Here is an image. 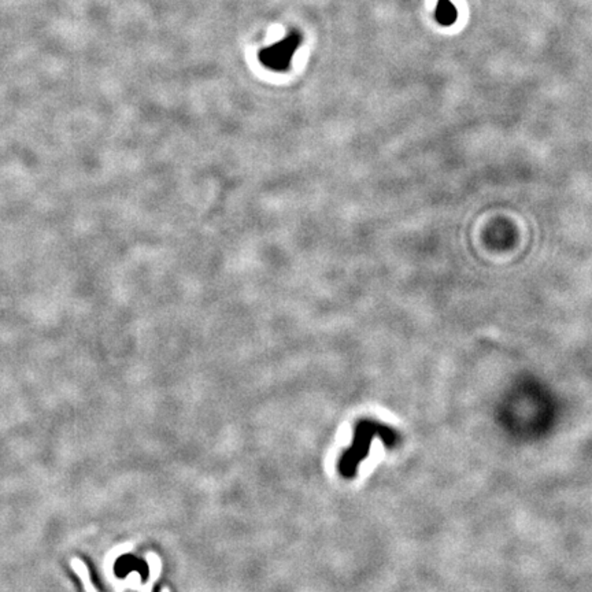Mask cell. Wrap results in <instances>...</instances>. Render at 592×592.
Instances as JSON below:
<instances>
[{"label":"cell","instance_id":"cell-1","mask_svg":"<svg viewBox=\"0 0 592 592\" xmlns=\"http://www.w3.org/2000/svg\"><path fill=\"white\" fill-rule=\"evenodd\" d=\"M302 36L299 32H291L287 37L277 41L276 44L264 48L259 53L261 63L274 72H286L289 69L292 56L299 48Z\"/></svg>","mask_w":592,"mask_h":592},{"label":"cell","instance_id":"cell-2","mask_svg":"<svg viewBox=\"0 0 592 592\" xmlns=\"http://www.w3.org/2000/svg\"><path fill=\"white\" fill-rule=\"evenodd\" d=\"M435 17L440 25L450 26L457 21L458 13H457L455 6L450 0H437Z\"/></svg>","mask_w":592,"mask_h":592},{"label":"cell","instance_id":"cell-3","mask_svg":"<svg viewBox=\"0 0 592 592\" xmlns=\"http://www.w3.org/2000/svg\"><path fill=\"white\" fill-rule=\"evenodd\" d=\"M71 565H72L73 571L80 576V578H81V581H83V584H84L85 591L98 592L96 591V588L93 587L92 581H90V571H88L87 565H85V564H84L80 558H77V556L72 558Z\"/></svg>","mask_w":592,"mask_h":592},{"label":"cell","instance_id":"cell-4","mask_svg":"<svg viewBox=\"0 0 592 592\" xmlns=\"http://www.w3.org/2000/svg\"><path fill=\"white\" fill-rule=\"evenodd\" d=\"M162 592H170V591H169V590H167V588H163V590H162Z\"/></svg>","mask_w":592,"mask_h":592}]
</instances>
